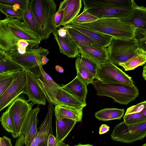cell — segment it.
Masks as SVG:
<instances>
[{
  "label": "cell",
  "mask_w": 146,
  "mask_h": 146,
  "mask_svg": "<svg viewBox=\"0 0 146 146\" xmlns=\"http://www.w3.org/2000/svg\"><path fill=\"white\" fill-rule=\"evenodd\" d=\"M21 40L27 42L29 48L38 46L41 41L22 21L9 17L0 20V49L8 54L17 52Z\"/></svg>",
  "instance_id": "obj_1"
},
{
  "label": "cell",
  "mask_w": 146,
  "mask_h": 146,
  "mask_svg": "<svg viewBox=\"0 0 146 146\" xmlns=\"http://www.w3.org/2000/svg\"><path fill=\"white\" fill-rule=\"evenodd\" d=\"M57 5L53 0H32L29 8L35 18L36 33L41 40L48 39L57 31L54 17Z\"/></svg>",
  "instance_id": "obj_2"
},
{
  "label": "cell",
  "mask_w": 146,
  "mask_h": 146,
  "mask_svg": "<svg viewBox=\"0 0 146 146\" xmlns=\"http://www.w3.org/2000/svg\"><path fill=\"white\" fill-rule=\"evenodd\" d=\"M76 24L87 29L108 35L116 38L127 40L135 37L136 29L121 21L119 19H100L90 23Z\"/></svg>",
  "instance_id": "obj_3"
},
{
  "label": "cell",
  "mask_w": 146,
  "mask_h": 146,
  "mask_svg": "<svg viewBox=\"0 0 146 146\" xmlns=\"http://www.w3.org/2000/svg\"><path fill=\"white\" fill-rule=\"evenodd\" d=\"M92 84L97 96L110 97L121 104L127 105L133 101L139 95L135 85L130 87L119 84H104L96 80H94Z\"/></svg>",
  "instance_id": "obj_4"
},
{
  "label": "cell",
  "mask_w": 146,
  "mask_h": 146,
  "mask_svg": "<svg viewBox=\"0 0 146 146\" xmlns=\"http://www.w3.org/2000/svg\"><path fill=\"white\" fill-rule=\"evenodd\" d=\"M49 54L48 50L38 46L27 47L25 53L21 54L18 52L9 54L11 59L24 70L29 71L34 76L39 78L41 69V59Z\"/></svg>",
  "instance_id": "obj_5"
},
{
  "label": "cell",
  "mask_w": 146,
  "mask_h": 146,
  "mask_svg": "<svg viewBox=\"0 0 146 146\" xmlns=\"http://www.w3.org/2000/svg\"><path fill=\"white\" fill-rule=\"evenodd\" d=\"M141 48L135 38L125 40L113 37L106 48L108 60L117 66L133 57Z\"/></svg>",
  "instance_id": "obj_6"
},
{
  "label": "cell",
  "mask_w": 146,
  "mask_h": 146,
  "mask_svg": "<svg viewBox=\"0 0 146 146\" xmlns=\"http://www.w3.org/2000/svg\"><path fill=\"white\" fill-rule=\"evenodd\" d=\"M146 136V121L127 124L123 121L114 127L111 137L114 141L131 143L141 140Z\"/></svg>",
  "instance_id": "obj_7"
},
{
  "label": "cell",
  "mask_w": 146,
  "mask_h": 146,
  "mask_svg": "<svg viewBox=\"0 0 146 146\" xmlns=\"http://www.w3.org/2000/svg\"><path fill=\"white\" fill-rule=\"evenodd\" d=\"M95 79L104 84H119L130 87L135 85L131 77L108 60L100 64Z\"/></svg>",
  "instance_id": "obj_8"
},
{
  "label": "cell",
  "mask_w": 146,
  "mask_h": 146,
  "mask_svg": "<svg viewBox=\"0 0 146 146\" xmlns=\"http://www.w3.org/2000/svg\"><path fill=\"white\" fill-rule=\"evenodd\" d=\"M29 102L20 95L8 108L13 120V129L11 134L14 138L19 136L27 116L34 104Z\"/></svg>",
  "instance_id": "obj_9"
},
{
  "label": "cell",
  "mask_w": 146,
  "mask_h": 146,
  "mask_svg": "<svg viewBox=\"0 0 146 146\" xmlns=\"http://www.w3.org/2000/svg\"><path fill=\"white\" fill-rule=\"evenodd\" d=\"M26 82V73L23 69L15 74L12 84L0 96V112L21 94H25Z\"/></svg>",
  "instance_id": "obj_10"
},
{
  "label": "cell",
  "mask_w": 146,
  "mask_h": 146,
  "mask_svg": "<svg viewBox=\"0 0 146 146\" xmlns=\"http://www.w3.org/2000/svg\"><path fill=\"white\" fill-rule=\"evenodd\" d=\"M40 110L37 106L28 114L21 129L15 146H29L37 133V115Z\"/></svg>",
  "instance_id": "obj_11"
},
{
  "label": "cell",
  "mask_w": 146,
  "mask_h": 146,
  "mask_svg": "<svg viewBox=\"0 0 146 146\" xmlns=\"http://www.w3.org/2000/svg\"><path fill=\"white\" fill-rule=\"evenodd\" d=\"M134 5L129 7L97 6L84 9L83 11L88 12L98 19L110 18L122 19L127 17L132 14Z\"/></svg>",
  "instance_id": "obj_12"
},
{
  "label": "cell",
  "mask_w": 146,
  "mask_h": 146,
  "mask_svg": "<svg viewBox=\"0 0 146 146\" xmlns=\"http://www.w3.org/2000/svg\"><path fill=\"white\" fill-rule=\"evenodd\" d=\"M29 72L39 86L49 104H51L55 106L57 105L56 94L58 90L61 86L54 81L51 77L44 70L42 67L41 69V73L39 78Z\"/></svg>",
  "instance_id": "obj_13"
},
{
  "label": "cell",
  "mask_w": 146,
  "mask_h": 146,
  "mask_svg": "<svg viewBox=\"0 0 146 146\" xmlns=\"http://www.w3.org/2000/svg\"><path fill=\"white\" fill-rule=\"evenodd\" d=\"M26 74V82L25 94L28 96V101L33 103L46 105V99L44 92L29 72L24 70Z\"/></svg>",
  "instance_id": "obj_14"
},
{
  "label": "cell",
  "mask_w": 146,
  "mask_h": 146,
  "mask_svg": "<svg viewBox=\"0 0 146 146\" xmlns=\"http://www.w3.org/2000/svg\"><path fill=\"white\" fill-rule=\"evenodd\" d=\"M53 105L49 104L46 116L39 127V130L29 146H38L43 141L47 140L50 134H52V117Z\"/></svg>",
  "instance_id": "obj_15"
},
{
  "label": "cell",
  "mask_w": 146,
  "mask_h": 146,
  "mask_svg": "<svg viewBox=\"0 0 146 146\" xmlns=\"http://www.w3.org/2000/svg\"><path fill=\"white\" fill-rule=\"evenodd\" d=\"M53 34L61 54L68 57L72 58L80 56L78 46L68 33L66 36L64 37L59 36L57 33V31Z\"/></svg>",
  "instance_id": "obj_16"
},
{
  "label": "cell",
  "mask_w": 146,
  "mask_h": 146,
  "mask_svg": "<svg viewBox=\"0 0 146 146\" xmlns=\"http://www.w3.org/2000/svg\"><path fill=\"white\" fill-rule=\"evenodd\" d=\"M81 0H65L60 4L64 10L61 26H66L71 23L78 16L82 7Z\"/></svg>",
  "instance_id": "obj_17"
},
{
  "label": "cell",
  "mask_w": 146,
  "mask_h": 146,
  "mask_svg": "<svg viewBox=\"0 0 146 146\" xmlns=\"http://www.w3.org/2000/svg\"><path fill=\"white\" fill-rule=\"evenodd\" d=\"M61 88L73 95L81 102L87 105L86 98L88 93L87 86L78 76L68 84L61 86Z\"/></svg>",
  "instance_id": "obj_18"
},
{
  "label": "cell",
  "mask_w": 146,
  "mask_h": 146,
  "mask_svg": "<svg viewBox=\"0 0 146 146\" xmlns=\"http://www.w3.org/2000/svg\"><path fill=\"white\" fill-rule=\"evenodd\" d=\"M119 19L136 29H146V8L135 3L132 14L127 17Z\"/></svg>",
  "instance_id": "obj_19"
},
{
  "label": "cell",
  "mask_w": 146,
  "mask_h": 146,
  "mask_svg": "<svg viewBox=\"0 0 146 146\" xmlns=\"http://www.w3.org/2000/svg\"><path fill=\"white\" fill-rule=\"evenodd\" d=\"M67 25L83 34L103 48L109 46L113 38L109 35L87 29L74 23H70Z\"/></svg>",
  "instance_id": "obj_20"
},
{
  "label": "cell",
  "mask_w": 146,
  "mask_h": 146,
  "mask_svg": "<svg viewBox=\"0 0 146 146\" xmlns=\"http://www.w3.org/2000/svg\"><path fill=\"white\" fill-rule=\"evenodd\" d=\"M78 48L81 54L84 55L100 64L108 60L106 48H98L91 46H84Z\"/></svg>",
  "instance_id": "obj_21"
},
{
  "label": "cell",
  "mask_w": 146,
  "mask_h": 146,
  "mask_svg": "<svg viewBox=\"0 0 146 146\" xmlns=\"http://www.w3.org/2000/svg\"><path fill=\"white\" fill-rule=\"evenodd\" d=\"M84 9L94 7L106 6L116 7H129L135 3L133 0H83Z\"/></svg>",
  "instance_id": "obj_22"
},
{
  "label": "cell",
  "mask_w": 146,
  "mask_h": 146,
  "mask_svg": "<svg viewBox=\"0 0 146 146\" xmlns=\"http://www.w3.org/2000/svg\"><path fill=\"white\" fill-rule=\"evenodd\" d=\"M57 105H60L74 108H84V104L74 96L63 90L61 86L56 95Z\"/></svg>",
  "instance_id": "obj_23"
},
{
  "label": "cell",
  "mask_w": 146,
  "mask_h": 146,
  "mask_svg": "<svg viewBox=\"0 0 146 146\" xmlns=\"http://www.w3.org/2000/svg\"><path fill=\"white\" fill-rule=\"evenodd\" d=\"M83 108H74L56 105L54 109V115L56 117L69 119L80 122L82 120Z\"/></svg>",
  "instance_id": "obj_24"
},
{
  "label": "cell",
  "mask_w": 146,
  "mask_h": 146,
  "mask_svg": "<svg viewBox=\"0 0 146 146\" xmlns=\"http://www.w3.org/2000/svg\"><path fill=\"white\" fill-rule=\"evenodd\" d=\"M64 27L78 47L91 46L98 48H103L79 31L67 25L64 26Z\"/></svg>",
  "instance_id": "obj_25"
},
{
  "label": "cell",
  "mask_w": 146,
  "mask_h": 146,
  "mask_svg": "<svg viewBox=\"0 0 146 146\" xmlns=\"http://www.w3.org/2000/svg\"><path fill=\"white\" fill-rule=\"evenodd\" d=\"M56 138L63 141L72 129L77 122L68 119L56 117Z\"/></svg>",
  "instance_id": "obj_26"
},
{
  "label": "cell",
  "mask_w": 146,
  "mask_h": 146,
  "mask_svg": "<svg viewBox=\"0 0 146 146\" xmlns=\"http://www.w3.org/2000/svg\"><path fill=\"white\" fill-rule=\"evenodd\" d=\"M124 113V109L106 108L96 112L95 114V116L99 120L108 121L121 119Z\"/></svg>",
  "instance_id": "obj_27"
},
{
  "label": "cell",
  "mask_w": 146,
  "mask_h": 146,
  "mask_svg": "<svg viewBox=\"0 0 146 146\" xmlns=\"http://www.w3.org/2000/svg\"><path fill=\"white\" fill-rule=\"evenodd\" d=\"M146 62V51L141 48L133 57L125 62L119 63V66H122L125 71L134 69L142 66Z\"/></svg>",
  "instance_id": "obj_28"
},
{
  "label": "cell",
  "mask_w": 146,
  "mask_h": 146,
  "mask_svg": "<svg viewBox=\"0 0 146 146\" xmlns=\"http://www.w3.org/2000/svg\"><path fill=\"white\" fill-rule=\"evenodd\" d=\"M23 70L11 59L8 53L0 49V74Z\"/></svg>",
  "instance_id": "obj_29"
},
{
  "label": "cell",
  "mask_w": 146,
  "mask_h": 146,
  "mask_svg": "<svg viewBox=\"0 0 146 146\" xmlns=\"http://www.w3.org/2000/svg\"><path fill=\"white\" fill-rule=\"evenodd\" d=\"M80 57L78 56L75 62V67L77 72V75L80 78L87 86L89 84H92L95 77L85 70L80 63Z\"/></svg>",
  "instance_id": "obj_30"
},
{
  "label": "cell",
  "mask_w": 146,
  "mask_h": 146,
  "mask_svg": "<svg viewBox=\"0 0 146 146\" xmlns=\"http://www.w3.org/2000/svg\"><path fill=\"white\" fill-rule=\"evenodd\" d=\"M30 2L29 0H0V5L12 7L22 12L29 7Z\"/></svg>",
  "instance_id": "obj_31"
},
{
  "label": "cell",
  "mask_w": 146,
  "mask_h": 146,
  "mask_svg": "<svg viewBox=\"0 0 146 146\" xmlns=\"http://www.w3.org/2000/svg\"><path fill=\"white\" fill-rule=\"evenodd\" d=\"M80 63L85 70L95 77L100 64L82 54H81Z\"/></svg>",
  "instance_id": "obj_32"
},
{
  "label": "cell",
  "mask_w": 146,
  "mask_h": 146,
  "mask_svg": "<svg viewBox=\"0 0 146 146\" xmlns=\"http://www.w3.org/2000/svg\"><path fill=\"white\" fill-rule=\"evenodd\" d=\"M21 13L22 15V20L23 22L29 29L38 36L36 31V20L29 7Z\"/></svg>",
  "instance_id": "obj_33"
},
{
  "label": "cell",
  "mask_w": 146,
  "mask_h": 146,
  "mask_svg": "<svg viewBox=\"0 0 146 146\" xmlns=\"http://www.w3.org/2000/svg\"><path fill=\"white\" fill-rule=\"evenodd\" d=\"M20 71H13L0 74V96L12 84L13 81L15 74Z\"/></svg>",
  "instance_id": "obj_34"
},
{
  "label": "cell",
  "mask_w": 146,
  "mask_h": 146,
  "mask_svg": "<svg viewBox=\"0 0 146 146\" xmlns=\"http://www.w3.org/2000/svg\"><path fill=\"white\" fill-rule=\"evenodd\" d=\"M0 12L4 14L6 17L17 19L22 21L21 12L19 10L15 9L13 7L0 5Z\"/></svg>",
  "instance_id": "obj_35"
},
{
  "label": "cell",
  "mask_w": 146,
  "mask_h": 146,
  "mask_svg": "<svg viewBox=\"0 0 146 146\" xmlns=\"http://www.w3.org/2000/svg\"><path fill=\"white\" fill-rule=\"evenodd\" d=\"M98 19V18L92 15L85 11H83L71 23L76 24L86 23L96 21Z\"/></svg>",
  "instance_id": "obj_36"
},
{
  "label": "cell",
  "mask_w": 146,
  "mask_h": 146,
  "mask_svg": "<svg viewBox=\"0 0 146 146\" xmlns=\"http://www.w3.org/2000/svg\"><path fill=\"white\" fill-rule=\"evenodd\" d=\"M1 124L5 130L11 133L13 131V123L12 119L7 109L3 113L1 117Z\"/></svg>",
  "instance_id": "obj_37"
},
{
  "label": "cell",
  "mask_w": 146,
  "mask_h": 146,
  "mask_svg": "<svg viewBox=\"0 0 146 146\" xmlns=\"http://www.w3.org/2000/svg\"><path fill=\"white\" fill-rule=\"evenodd\" d=\"M123 119L127 124H136L146 121V116L139 112L125 115L123 116Z\"/></svg>",
  "instance_id": "obj_38"
},
{
  "label": "cell",
  "mask_w": 146,
  "mask_h": 146,
  "mask_svg": "<svg viewBox=\"0 0 146 146\" xmlns=\"http://www.w3.org/2000/svg\"><path fill=\"white\" fill-rule=\"evenodd\" d=\"M135 38L137 40L139 47L146 51V29H136Z\"/></svg>",
  "instance_id": "obj_39"
},
{
  "label": "cell",
  "mask_w": 146,
  "mask_h": 146,
  "mask_svg": "<svg viewBox=\"0 0 146 146\" xmlns=\"http://www.w3.org/2000/svg\"><path fill=\"white\" fill-rule=\"evenodd\" d=\"M145 108H146V101L145 100L136 105L131 106L128 108L125 115L139 113Z\"/></svg>",
  "instance_id": "obj_40"
},
{
  "label": "cell",
  "mask_w": 146,
  "mask_h": 146,
  "mask_svg": "<svg viewBox=\"0 0 146 146\" xmlns=\"http://www.w3.org/2000/svg\"><path fill=\"white\" fill-rule=\"evenodd\" d=\"M64 15V10L59 5L58 10L56 12L54 17V21L56 27L57 28L61 26Z\"/></svg>",
  "instance_id": "obj_41"
},
{
  "label": "cell",
  "mask_w": 146,
  "mask_h": 146,
  "mask_svg": "<svg viewBox=\"0 0 146 146\" xmlns=\"http://www.w3.org/2000/svg\"><path fill=\"white\" fill-rule=\"evenodd\" d=\"M47 144L48 146H66L68 145L63 141L58 140L52 134H50L47 140Z\"/></svg>",
  "instance_id": "obj_42"
},
{
  "label": "cell",
  "mask_w": 146,
  "mask_h": 146,
  "mask_svg": "<svg viewBox=\"0 0 146 146\" xmlns=\"http://www.w3.org/2000/svg\"><path fill=\"white\" fill-rule=\"evenodd\" d=\"M1 146H12L11 139L4 136L1 139Z\"/></svg>",
  "instance_id": "obj_43"
},
{
  "label": "cell",
  "mask_w": 146,
  "mask_h": 146,
  "mask_svg": "<svg viewBox=\"0 0 146 146\" xmlns=\"http://www.w3.org/2000/svg\"><path fill=\"white\" fill-rule=\"evenodd\" d=\"M110 127L106 124H102L100 127L99 133L100 134L102 135L107 133L110 130Z\"/></svg>",
  "instance_id": "obj_44"
},
{
  "label": "cell",
  "mask_w": 146,
  "mask_h": 146,
  "mask_svg": "<svg viewBox=\"0 0 146 146\" xmlns=\"http://www.w3.org/2000/svg\"><path fill=\"white\" fill-rule=\"evenodd\" d=\"M57 32L58 35L62 37H65L67 33L66 30L64 27L57 30Z\"/></svg>",
  "instance_id": "obj_45"
},
{
  "label": "cell",
  "mask_w": 146,
  "mask_h": 146,
  "mask_svg": "<svg viewBox=\"0 0 146 146\" xmlns=\"http://www.w3.org/2000/svg\"><path fill=\"white\" fill-rule=\"evenodd\" d=\"M55 68L56 70L60 73H63L64 71L63 68L61 66L58 65H56L55 66Z\"/></svg>",
  "instance_id": "obj_46"
},
{
  "label": "cell",
  "mask_w": 146,
  "mask_h": 146,
  "mask_svg": "<svg viewBox=\"0 0 146 146\" xmlns=\"http://www.w3.org/2000/svg\"><path fill=\"white\" fill-rule=\"evenodd\" d=\"M49 61V59L46 56L43 57L41 60V64L42 65H44L46 64Z\"/></svg>",
  "instance_id": "obj_47"
},
{
  "label": "cell",
  "mask_w": 146,
  "mask_h": 146,
  "mask_svg": "<svg viewBox=\"0 0 146 146\" xmlns=\"http://www.w3.org/2000/svg\"><path fill=\"white\" fill-rule=\"evenodd\" d=\"M142 76L144 79L146 80V65L145 64L143 66L142 73Z\"/></svg>",
  "instance_id": "obj_48"
},
{
  "label": "cell",
  "mask_w": 146,
  "mask_h": 146,
  "mask_svg": "<svg viewBox=\"0 0 146 146\" xmlns=\"http://www.w3.org/2000/svg\"><path fill=\"white\" fill-rule=\"evenodd\" d=\"M47 140L43 141L38 146H48L47 144Z\"/></svg>",
  "instance_id": "obj_49"
},
{
  "label": "cell",
  "mask_w": 146,
  "mask_h": 146,
  "mask_svg": "<svg viewBox=\"0 0 146 146\" xmlns=\"http://www.w3.org/2000/svg\"><path fill=\"white\" fill-rule=\"evenodd\" d=\"M75 146H94L90 144H82L81 143H79L78 145H76Z\"/></svg>",
  "instance_id": "obj_50"
},
{
  "label": "cell",
  "mask_w": 146,
  "mask_h": 146,
  "mask_svg": "<svg viewBox=\"0 0 146 146\" xmlns=\"http://www.w3.org/2000/svg\"><path fill=\"white\" fill-rule=\"evenodd\" d=\"M142 114L146 116V108H144L141 112Z\"/></svg>",
  "instance_id": "obj_51"
},
{
  "label": "cell",
  "mask_w": 146,
  "mask_h": 146,
  "mask_svg": "<svg viewBox=\"0 0 146 146\" xmlns=\"http://www.w3.org/2000/svg\"><path fill=\"white\" fill-rule=\"evenodd\" d=\"M1 137H0V146H1Z\"/></svg>",
  "instance_id": "obj_52"
},
{
  "label": "cell",
  "mask_w": 146,
  "mask_h": 146,
  "mask_svg": "<svg viewBox=\"0 0 146 146\" xmlns=\"http://www.w3.org/2000/svg\"><path fill=\"white\" fill-rule=\"evenodd\" d=\"M142 146H146V143H145V144L143 145Z\"/></svg>",
  "instance_id": "obj_53"
},
{
  "label": "cell",
  "mask_w": 146,
  "mask_h": 146,
  "mask_svg": "<svg viewBox=\"0 0 146 146\" xmlns=\"http://www.w3.org/2000/svg\"><path fill=\"white\" fill-rule=\"evenodd\" d=\"M1 121V117H0V122Z\"/></svg>",
  "instance_id": "obj_54"
},
{
  "label": "cell",
  "mask_w": 146,
  "mask_h": 146,
  "mask_svg": "<svg viewBox=\"0 0 146 146\" xmlns=\"http://www.w3.org/2000/svg\"><path fill=\"white\" fill-rule=\"evenodd\" d=\"M1 14L0 13V20H1Z\"/></svg>",
  "instance_id": "obj_55"
},
{
  "label": "cell",
  "mask_w": 146,
  "mask_h": 146,
  "mask_svg": "<svg viewBox=\"0 0 146 146\" xmlns=\"http://www.w3.org/2000/svg\"><path fill=\"white\" fill-rule=\"evenodd\" d=\"M66 146H70L68 144Z\"/></svg>",
  "instance_id": "obj_56"
}]
</instances>
